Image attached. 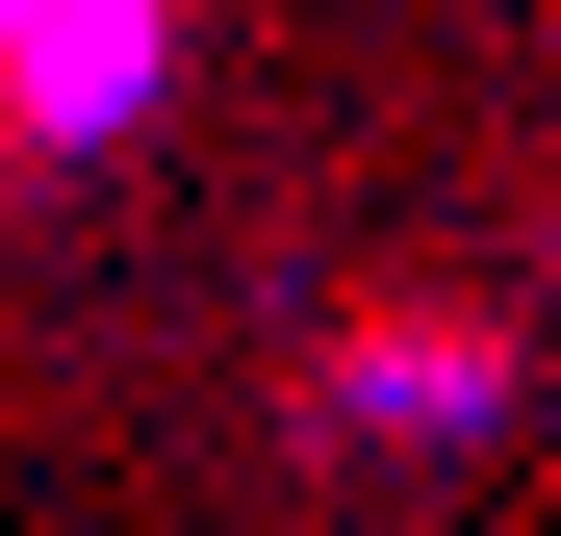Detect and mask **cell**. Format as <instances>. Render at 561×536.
<instances>
[{"instance_id": "6da1fadb", "label": "cell", "mask_w": 561, "mask_h": 536, "mask_svg": "<svg viewBox=\"0 0 561 536\" xmlns=\"http://www.w3.org/2000/svg\"><path fill=\"white\" fill-rule=\"evenodd\" d=\"M485 409H511V307H409V282H357L332 357H307V434H332V460H459Z\"/></svg>"}, {"instance_id": "3957f363", "label": "cell", "mask_w": 561, "mask_h": 536, "mask_svg": "<svg viewBox=\"0 0 561 536\" xmlns=\"http://www.w3.org/2000/svg\"><path fill=\"white\" fill-rule=\"evenodd\" d=\"M536 282H561V179H536Z\"/></svg>"}, {"instance_id": "7a4b0ae2", "label": "cell", "mask_w": 561, "mask_h": 536, "mask_svg": "<svg viewBox=\"0 0 561 536\" xmlns=\"http://www.w3.org/2000/svg\"><path fill=\"white\" fill-rule=\"evenodd\" d=\"M179 77V0H0V153H128Z\"/></svg>"}]
</instances>
